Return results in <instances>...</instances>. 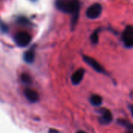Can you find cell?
Returning <instances> with one entry per match:
<instances>
[{
	"label": "cell",
	"mask_w": 133,
	"mask_h": 133,
	"mask_svg": "<svg viewBox=\"0 0 133 133\" xmlns=\"http://www.w3.org/2000/svg\"><path fill=\"white\" fill-rule=\"evenodd\" d=\"M24 95L30 103H36L39 100V95L37 92L32 89H26L24 90Z\"/></svg>",
	"instance_id": "obj_7"
},
{
	"label": "cell",
	"mask_w": 133,
	"mask_h": 133,
	"mask_svg": "<svg viewBox=\"0 0 133 133\" xmlns=\"http://www.w3.org/2000/svg\"><path fill=\"white\" fill-rule=\"evenodd\" d=\"M84 74H85V70L83 69H79L76 70L73 73V75L72 76V78H71L72 84H74V85L79 84L83 79Z\"/></svg>",
	"instance_id": "obj_8"
},
{
	"label": "cell",
	"mask_w": 133,
	"mask_h": 133,
	"mask_svg": "<svg viewBox=\"0 0 133 133\" xmlns=\"http://www.w3.org/2000/svg\"><path fill=\"white\" fill-rule=\"evenodd\" d=\"M131 111H132V115H133V105H132V109H131Z\"/></svg>",
	"instance_id": "obj_16"
},
{
	"label": "cell",
	"mask_w": 133,
	"mask_h": 133,
	"mask_svg": "<svg viewBox=\"0 0 133 133\" xmlns=\"http://www.w3.org/2000/svg\"><path fill=\"white\" fill-rule=\"evenodd\" d=\"M34 60V51L30 50L24 54V61L26 63H32Z\"/></svg>",
	"instance_id": "obj_11"
},
{
	"label": "cell",
	"mask_w": 133,
	"mask_h": 133,
	"mask_svg": "<svg viewBox=\"0 0 133 133\" xmlns=\"http://www.w3.org/2000/svg\"><path fill=\"white\" fill-rule=\"evenodd\" d=\"M49 133H58V132L56 131L55 129H51V130L49 131Z\"/></svg>",
	"instance_id": "obj_14"
},
{
	"label": "cell",
	"mask_w": 133,
	"mask_h": 133,
	"mask_svg": "<svg viewBox=\"0 0 133 133\" xmlns=\"http://www.w3.org/2000/svg\"><path fill=\"white\" fill-rule=\"evenodd\" d=\"M21 80L25 84H28V83H31V78H30V76L28 74H26V73L22 74V76H21Z\"/></svg>",
	"instance_id": "obj_12"
},
{
	"label": "cell",
	"mask_w": 133,
	"mask_h": 133,
	"mask_svg": "<svg viewBox=\"0 0 133 133\" xmlns=\"http://www.w3.org/2000/svg\"><path fill=\"white\" fill-rule=\"evenodd\" d=\"M122 41L128 48L133 47V26H128L122 33Z\"/></svg>",
	"instance_id": "obj_3"
},
{
	"label": "cell",
	"mask_w": 133,
	"mask_h": 133,
	"mask_svg": "<svg viewBox=\"0 0 133 133\" xmlns=\"http://www.w3.org/2000/svg\"><path fill=\"white\" fill-rule=\"evenodd\" d=\"M14 40L17 45H19L20 47H25L30 44V42L31 41V36L27 32L22 31V32L17 33L15 35Z\"/></svg>",
	"instance_id": "obj_2"
},
{
	"label": "cell",
	"mask_w": 133,
	"mask_h": 133,
	"mask_svg": "<svg viewBox=\"0 0 133 133\" xmlns=\"http://www.w3.org/2000/svg\"><path fill=\"white\" fill-rule=\"evenodd\" d=\"M102 12V5L99 3H95L90 5L87 12V16L90 19H97L98 18Z\"/></svg>",
	"instance_id": "obj_4"
},
{
	"label": "cell",
	"mask_w": 133,
	"mask_h": 133,
	"mask_svg": "<svg viewBox=\"0 0 133 133\" xmlns=\"http://www.w3.org/2000/svg\"><path fill=\"white\" fill-rule=\"evenodd\" d=\"M90 39L94 44H97L98 42V31L96 30L95 32H94L90 36Z\"/></svg>",
	"instance_id": "obj_13"
},
{
	"label": "cell",
	"mask_w": 133,
	"mask_h": 133,
	"mask_svg": "<svg viewBox=\"0 0 133 133\" xmlns=\"http://www.w3.org/2000/svg\"><path fill=\"white\" fill-rule=\"evenodd\" d=\"M56 6L62 12L72 15V26H75L78 19L80 9L79 2L78 0H58Z\"/></svg>",
	"instance_id": "obj_1"
},
{
	"label": "cell",
	"mask_w": 133,
	"mask_h": 133,
	"mask_svg": "<svg viewBox=\"0 0 133 133\" xmlns=\"http://www.w3.org/2000/svg\"><path fill=\"white\" fill-rule=\"evenodd\" d=\"M118 122L119 125L125 127V133H133V124H132L131 122H129L127 120H124V119H118Z\"/></svg>",
	"instance_id": "obj_9"
},
{
	"label": "cell",
	"mask_w": 133,
	"mask_h": 133,
	"mask_svg": "<svg viewBox=\"0 0 133 133\" xmlns=\"http://www.w3.org/2000/svg\"><path fill=\"white\" fill-rule=\"evenodd\" d=\"M83 60L87 65H89L90 67H92L97 72H104V69L103 68V66L94 58H93L90 56L85 55V56H83Z\"/></svg>",
	"instance_id": "obj_6"
},
{
	"label": "cell",
	"mask_w": 133,
	"mask_h": 133,
	"mask_svg": "<svg viewBox=\"0 0 133 133\" xmlns=\"http://www.w3.org/2000/svg\"><path fill=\"white\" fill-rule=\"evenodd\" d=\"M76 133H87V132H83V131H79V132H76Z\"/></svg>",
	"instance_id": "obj_15"
},
{
	"label": "cell",
	"mask_w": 133,
	"mask_h": 133,
	"mask_svg": "<svg viewBox=\"0 0 133 133\" xmlns=\"http://www.w3.org/2000/svg\"><path fill=\"white\" fill-rule=\"evenodd\" d=\"M103 99L99 95H92L90 98V102L94 106H100L102 104Z\"/></svg>",
	"instance_id": "obj_10"
},
{
	"label": "cell",
	"mask_w": 133,
	"mask_h": 133,
	"mask_svg": "<svg viewBox=\"0 0 133 133\" xmlns=\"http://www.w3.org/2000/svg\"><path fill=\"white\" fill-rule=\"evenodd\" d=\"M100 117H99V122L102 125H108L111 122L113 116L110 110L107 108H101L99 110Z\"/></svg>",
	"instance_id": "obj_5"
}]
</instances>
